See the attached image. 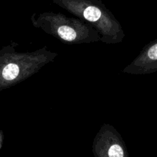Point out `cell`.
<instances>
[{
  "label": "cell",
  "mask_w": 157,
  "mask_h": 157,
  "mask_svg": "<svg viewBox=\"0 0 157 157\" xmlns=\"http://www.w3.org/2000/svg\"><path fill=\"white\" fill-rule=\"evenodd\" d=\"M3 140H4V133H3L2 130H0V150L2 147Z\"/></svg>",
  "instance_id": "6"
},
{
  "label": "cell",
  "mask_w": 157,
  "mask_h": 157,
  "mask_svg": "<svg viewBox=\"0 0 157 157\" xmlns=\"http://www.w3.org/2000/svg\"><path fill=\"white\" fill-rule=\"evenodd\" d=\"M157 71V39L143 48L136 58L122 71L123 73L134 75H149Z\"/></svg>",
  "instance_id": "5"
},
{
  "label": "cell",
  "mask_w": 157,
  "mask_h": 157,
  "mask_svg": "<svg viewBox=\"0 0 157 157\" xmlns=\"http://www.w3.org/2000/svg\"><path fill=\"white\" fill-rule=\"evenodd\" d=\"M54 4L92 25L101 42L115 44L125 37L122 25L102 0H52Z\"/></svg>",
  "instance_id": "2"
},
{
  "label": "cell",
  "mask_w": 157,
  "mask_h": 157,
  "mask_svg": "<svg viewBox=\"0 0 157 157\" xmlns=\"http://www.w3.org/2000/svg\"><path fill=\"white\" fill-rule=\"evenodd\" d=\"M93 151L99 157H127L121 134L112 125L104 124L93 141Z\"/></svg>",
  "instance_id": "4"
},
{
  "label": "cell",
  "mask_w": 157,
  "mask_h": 157,
  "mask_svg": "<svg viewBox=\"0 0 157 157\" xmlns=\"http://www.w3.org/2000/svg\"><path fill=\"white\" fill-rule=\"evenodd\" d=\"M15 45L16 43H12L0 50V91L26 81L58 56L47 46L33 52H18Z\"/></svg>",
  "instance_id": "1"
},
{
  "label": "cell",
  "mask_w": 157,
  "mask_h": 157,
  "mask_svg": "<svg viewBox=\"0 0 157 157\" xmlns=\"http://www.w3.org/2000/svg\"><path fill=\"white\" fill-rule=\"evenodd\" d=\"M32 25L67 44L101 41L99 32L86 21L60 12H43L31 16Z\"/></svg>",
  "instance_id": "3"
}]
</instances>
